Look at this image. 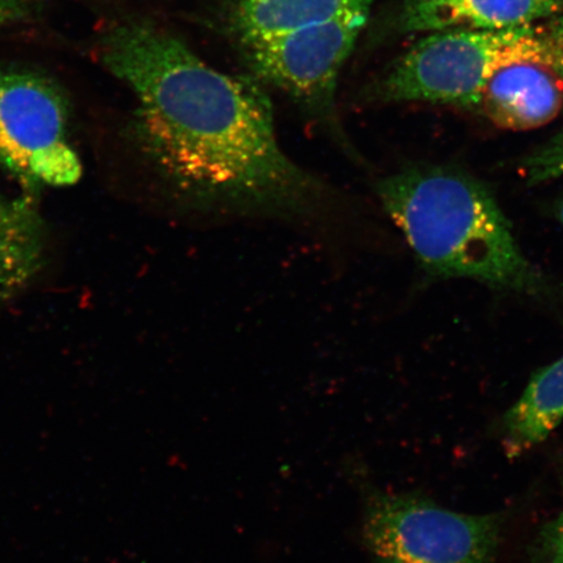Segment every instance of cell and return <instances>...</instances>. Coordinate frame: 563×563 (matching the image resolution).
Listing matches in <instances>:
<instances>
[{
    "mask_svg": "<svg viewBox=\"0 0 563 563\" xmlns=\"http://www.w3.org/2000/svg\"><path fill=\"white\" fill-rule=\"evenodd\" d=\"M100 54L137 98V150L189 208L305 220L332 201V187L282 151L271 98L256 81L211 68L143 23L106 33Z\"/></svg>",
    "mask_w": 563,
    "mask_h": 563,
    "instance_id": "obj_1",
    "label": "cell"
},
{
    "mask_svg": "<svg viewBox=\"0 0 563 563\" xmlns=\"http://www.w3.org/2000/svg\"><path fill=\"white\" fill-rule=\"evenodd\" d=\"M375 188L428 276L554 297V287L520 250L496 197L475 176L448 166L415 165L386 176Z\"/></svg>",
    "mask_w": 563,
    "mask_h": 563,
    "instance_id": "obj_2",
    "label": "cell"
},
{
    "mask_svg": "<svg viewBox=\"0 0 563 563\" xmlns=\"http://www.w3.org/2000/svg\"><path fill=\"white\" fill-rule=\"evenodd\" d=\"M501 514L455 512L418 495L372 492L363 539L375 563H493Z\"/></svg>",
    "mask_w": 563,
    "mask_h": 563,
    "instance_id": "obj_3",
    "label": "cell"
},
{
    "mask_svg": "<svg viewBox=\"0 0 563 563\" xmlns=\"http://www.w3.org/2000/svg\"><path fill=\"white\" fill-rule=\"evenodd\" d=\"M0 166L30 189L69 187L82 175L69 141V104L31 70H0Z\"/></svg>",
    "mask_w": 563,
    "mask_h": 563,
    "instance_id": "obj_4",
    "label": "cell"
},
{
    "mask_svg": "<svg viewBox=\"0 0 563 563\" xmlns=\"http://www.w3.org/2000/svg\"><path fill=\"white\" fill-rule=\"evenodd\" d=\"M368 15L369 11L351 13L249 44L257 76L295 98L328 137L362 165L363 157L338 122L334 93L338 76Z\"/></svg>",
    "mask_w": 563,
    "mask_h": 563,
    "instance_id": "obj_5",
    "label": "cell"
},
{
    "mask_svg": "<svg viewBox=\"0 0 563 563\" xmlns=\"http://www.w3.org/2000/svg\"><path fill=\"white\" fill-rule=\"evenodd\" d=\"M528 26L432 32L394 65L369 97L386 103L428 102L476 110L490 68Z\"/></svg>",
    "mask_w": 563,
    "mask_h": 563,
    "instance_id": "obj_6",
    "label": "cell"
},
{
    "mask_svg": "<svg viewBox=\"0 0 563 563\" xmlns=\"http://www.w3.org/2000/svg\"><path fill=\"white\" fill-rule=\"evenodd\" d=\"M534 24L511 41L485 79L476 110L498 129H540L563 110V81L541 54Z\"/></svg>",
    "mask_w": 563,
    "mask_h": 563,
    "instance_id": "obj_7",
    "label": "cell"
},
{
    "mask_svg": "<svg viewBox=\"0 0 563 563\" xmlns=\"http://www.w3.org/2000/svg\"><path fill=\"white\" fill-rule=\"evenodd\" d=\"M563 0H411L402 15L408 32L506 31L558 15Z\"/></svg>",
    "mask_w": 563,
    "mask_h": 563,
    "instance_id": "obj_8",
    "label": "cell"
},
{
    "mask_svg": "<svg viewBox=\"0 0 563 563\" xmlns=\"http://www.w3.org/2000/svg\"><path fill=\"white\" fill-rule=\"evenodd\" d=\"M563 420V356L533 373L501 422L503 442L516 457L545 441Z\"/></svg>",
    "mask_w": 563,
    "mask_h": 563,
    "instance_id": "obj_9",
    "label": "cell"
},
{
    "mask_svg": "<svg viewBox=\"0 0 563 563\" xmlns=\"http://www.w3.org/2000/svg\"><path fill=\"white\" fill-rule=\"evenodd\" d=\"M45 230L30 201L0 195V306L31 284L44 263Z\"/></svg>",
    "mask_w": 563,
    "mask_h": 563,
    "instance_id": "obj_10",
    "label": "cell"
},
{
    "mask_svg": "<svg viewBox=\"0 0 563 563\" xmlns=\"http://www.w3.org/2000/svg\"><path fill=\"white\" fill-rule=\"evenodd\" d=\"M375 0H241L239 26L246 44L369 11Z\"/></svg>",
    "mask_w": 563,
    "mask_h": 563,
    "instance_id": "obj_11",
    "label": "cell"
},
{
    "mask_svg": "<svg viewBox=\"0 0 563 563\" xmlns=\"http://www.w3.org/2000/svg\"><path fill=\"white\" fill-rule=\"evenodd\" d=\"M528 185L558 179L563 176V126L555 135L528 154L520 164Z\"/></svg>",
    "mask_w": 563,
    "mask_h": 563,
    "instance_id": "obj_12",
    "label": "cell"
},
{
    "mask_svg": "<svg viewBox=\"0 0 563 563\" xmlns=\"http://www.w3.org/2000/svg\"><path fill=\"white\" fill-rule=\"evenodd\" d=\"M537 563H563V509L534 538L531 549Z\"/></svg>",
    "mask_w": 563,
    "mask_h": 563,
    "instance_id": "obj_13",
    "label": "cell"
},
{
    "mask_svg": "<svg viewBox=\"0 0 563 563\" xmlns=\"http://www.w3.org/2000/svg\"><path fill=\"white\" fill-rule=\"evenodd\" d=\"M547 20V23L534 25V38L541 54L563 81V16Z\"/></svg>",
    "mask_w": 563,
    "mask_h": 563,
    "instance_id": "obj_14",
    "label": "cell"
},
{
    "mask_svg": "<svg viewBox=\"0 0 563 563\" xmlns=\"http://www.w3.org/2000/svg\"><path fill=\"white\" fill-rule=\"evenodd\" d=\"M35 0H0V26L16 23L31 15Z\"/></svg>",
    "mask_w": 563,
    "mask_h": 563,
    "instance_id": "obj_15",
    "label": "cell"
},
{
    "mask_svg": "<svg viewBox=\"0 0 563 563\" xmlns=\"http://www.w3.org/2000/svg\"><path fill=\"white\" fill-rule=\"evenodd\" d=\"M554 211H555V217H558V220L560 221V223L563 227V197L558 203H555Z\"/></svg>",
    "mask_w": 563,
    "mask_h": 563,
    "instance_id": "obj_16",
    "label": "cell"
}]
</instances>
